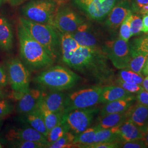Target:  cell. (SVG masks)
<instances>
[{
  "label": "cell",
  "instance_id": "7402d4cb",
  "mask_svg": "<svg viewBox=\"0 0 148 148\" xmlns=\"http://www.w3.org/2000/svg\"><path fill=\"white\" fill-rule=\"evenodd\" d=\"M13 35L11 25L5 18L0 16V48L10 51L13 48Z\"/></svg>",
  "mask_w": 148,
  "mask_h": 148
},
{
  "label": "cell",
  "instance_id": "5b68a950",
  "mask_svg": "<svg viewBox=\"0 0 148 148\" xmlns=\"http://www.w3.org/2000/svg\"><path fill=\"white\" fill-rule=\"evenodd\" d=\"M55 0H34L23 7V13L27 19L37 23L54 27V21L59 8Z\"/></svg>",
  "mask_w": 148,
  "mask_h": 148
},
{
  "label": "cell",
  "instance_id": "9c48e42d",
  "mask_svg": "<svg viewBox=\"0 0 148 148\" xmlns=\"http://www.w3.org/2000/svg\"><path fill=\"white\" fill-rule=\"evenodd\" d=\"M99 111V108L93 107L75 109L64 112L63 119L68 124L70 131L76 136L90 127Z\"/></svg>",
  "mask_w": 148,
  "mask_h": 148
},
{
  "label": "cell",
  "instance_id": "7bdbcfd3",
  "mask_svg": "<svg viewBox=\"0 0 148 148\" xmlns=\"http://www.w3.org/2000/svg\"><path fill=\"white\" fill-rule=\"evenodd\" d=\"M142 32L144 33L148 34V14L145 15L143 16L142 19Z\"/></svg>",
  "mask_w": 148,
  "mask_h": 148
},
{
  "label": "cell",
  "instance_id": "4316f807",
  "mask_svg": "<svg viewBox=\"0 0 148 148\" xmlns=\"http://www.w3.org/2000/svg\"><path fill=\"white\" fill-rule=\"evenodd\" d=\"M37 108L41 113L45 125L49 131L52 128L56 126L62 119L64 112H55L49 111L42 106L38 104Z\"/></svg>",
  "mask_w": 148,
  "mask_h": 148
},
{
  "label": "cell",
  "instance_id": "603a6c76",
  "mask_svg": "<svg viewBox=\"0 0 148 148\" xmlns=\"http://www.w3.org/2000/svg\"><path fill=\"white\" fill-rule=\"evenodd\" d=\"M23 115V120L29 124L30 127L42 134L46 137H47L48 131L43 120L41 113L38 108L31 112Z\"/></svg>",
  "mask_w": 148,
  "mask_h": 148
},
{
  "label": "cell",
  "instance_id": "d4e9b609",
  "mask_svg": "<svg viewBox=\"0 0 148 148\" xmlns=\"http://www.w3.org/2000/svg\"><path fill=\"white\" fill-rule=\"evenodd\" d=\"M120 125L109 128L99 130L95 134L94 143L121 142L119 134V127Z\"/></svg>",
  "mask_w": 148,
  "mask_h": 148
},
{
  "label": "cell",
  "instance_id": "f1b7e54d",
  "mask_svg": "<svg viewBox=\"0 0 148 148\" xmlns=\"http://www.w3.org/2000/svg\"><path fill=\"white\" fill-rule=\"evenodd\" d=\"M130 46L131 56L139 54L148 55V35L134 39Z\"/></svg>",
  "mask_w": 148,
  "mask_h": 148
},
{
  "label": "cell",
  "instance_id": "8d00e7d4",
  "mask_svg": "<svg viewBox=\"0 0 148 148\" xmlns=\"http://www.w3.org/2000/svg\"><path fill=\"white\" fill-rule=\"evenodd\" d=\"M117 83L118 86L121 87L123 89L133 95H137L138 92L144 89L142 85H138L136 83L125 82L118 79H117Z\"/></svg>",
  "mask_w": 148,
  "mask_h": 148
},
{
  "label": "cell",
  "instance_id": "484cf974",
  "mask_svg": "<svg viewBox=\"0 0 148 148\" xmlns=\"http://www.w3.org/2000/svg\"><path fill=\"white\" fill-rule=\"evenodd\" d=\"M101 128L97 125L87 128L82 132L75 136L74 144L77 148H82L84 146L94 143L95 134Z\"/></svg>",
  "mask_w": 148,
  "mask_h": 148
},
{
  "label": "cell",
  "instance_id": "1f68e13d",
  "mask_svg": "<svg viewBox=\"0 0 148 148\" xmlns=\"http://www.w3.org/2000/svg\"><path fill=\"white\" fill-rule=\"evenodd\" d=\"M144 78L143 75L134 73L130 69H120L119 72L117 79L142 85Z\"/></svg>",
  "mask_w": 148,
  "mask_h": 148
},
{
  "label": "cell",
  "instance_id": "e575fe53",
  "mask_svg": "<svg viewBox=\"0 0 148 148\" xmlns=\"http://www.w3.org/2000/svg\"><path fill=\"white\" fill-rule=\"evenodd\" d=\"M131 8L132 12L144 15L148 13V0H132Z\"/></svg>",
  "mask_w": 148,
  "mask_h": 148
},
{
  "label": "cell",
  "instance_id": "83f0119b",
  "mask_svg": "<svg viewBox=\"0 0 148 148\" xmlns=\"http://www.w3.org/2000/svg\"><path fill=\"white\" fill-rule=\"evenodd\" d=\"M70 131V128L67 122L63 119L58 123L50 130L46 137L48 144L53 143L62 137L64 134Z\"/></svg>",
  "mask_w": 148,
  "mask_h": 148
},
{
  "label": "cell",
  "instance_id": "db71d44e",
  "mask_svg": "<svg viewBox=\"0 0 148 148\" xmlns=\"http://www.w3.org/2000/svg\"></svg>",
  "mask_w": 148,
  "mask_h": 148
},
{
  "label": "cell",
  "instance_id": "d6a6232c",
  "mask_svg": "<svg viewBox=\"0 0 148 148\" xmlns=\"http://www.w3.org/2000/svg\"><path fill=\"white\" fill-rule=\"evenodd\" d=\"M12 148H47L48 144L30 141V140H14L10 142Z\"/></svg>",
  "mask_w": 148,
  "mask_h": 148
},
{
  "label": "cell",
  "instance_id": "7c38bea8",
  "mask_svg": "<svg viewBox=\"0 0 148 148\" xmlns=\"http://www.w3.org/2000/svg\"><path fill=\"white\" fill-rule=\"evenodd\" d=\"M130 13H132L131 2L127 0H122L114 6L108 14L106 26L112 31L116 30Z\"/></svg>",
  "mask_w": 148,
  "mask_h": 148
},
{
  "label": "cell",
  "instance_id": "bcb514c9",
  "mask_svg": "<svg viewBox=\"0 0 148 148\" xmlns=\"http://www.w3.org/2000/svg\"><path fill=\"white\" fill-rule=\"evenodd\" d=\"M8 97V93L3 88L0 87V99H5Z\"/></svg>",
  "mask_w": 148,
  "mask_h": 148
},
{
  "label": "cell",
  "instance_id": "d590c367",
  "mask_svg": "<svg viewBox=\"0 0 148 148\" xmlns=\"http://www.w3.org/2000/svg\"><path fill=\"white\" fill-rule=\"evenodd\" d=\"M142 19L137 15L131 14L130 19V26L131 36H137L140 34L142 29Z\"/></svg>",
  "mask_w": 148,
  "mask_h": 148
},
{
  "label": "cell",
  "instance_id": "74e56055",
  "mask_svg": "<svg viewBox=\"0 0 148 148\" xmlns=\"http://www.w3.org/2000/svg\"><path fill=\"white\" fill-rule=\"evenodd\" d=\"M148 146L143 139L131 141H121L120 143V148H145Z\"/></svg>",
  "mask_w": 148,
  "mask_h": 148
},
{
  "label": "cell",
  "instance_id": "d6986e66",
  "mask_svg": "<svg viewBox=\"0 0 148 148\" xmlns=\"http://www.w3.org/2000/svg\"><path fill=\"white\" fill-rule=\"evenodd\" d=\"M135 100V96L132 95L126 98L105 103L106 104L99 111V115L102 116L109 114L125 112L134 104Z\"/></svg>",
  "mask_w": 148,
  "mask_h": 148
},
{
  "label": "cell",
  "instance_id": "7a4b0ae2",
  "mask_svg": "<svg viewBox=\"0 0 148 148\" xmlns=\"http://www.w3.org/2000/svg\"><path fill=\"white\" fill-rule=\"evenodd\" d=\"M17 33L21 60L27 68L37 70L53 65L54 61L45 48L32 37L19 23Z\"/></svg>",
  "mask_w": 148,
  "mask_h": 148
},
{
  "label": "cell",
  "instance_id": "52a82bcc",
  "mask_svg": "<svg viewBox=\"0 0 148 148\" xmlns=\"http://www.w3.org/2000/svg\"><path fill=\"white\" fill-rule=\"evenodd\" d=\"M8 83L14 92L25 93L29 90L30 73L27 66L17 58L10 59L6 63Z\"/></svg>",
  "mask_w": 148,
  "mask_h": 148
},
{
  "label": "cell",
  "instance_id": "ab89813d",
  "mask_svg": "<svg viewBox=\"0 0 148 148\" xmlns=\"http://www.w3.org/2000/svg\"><path fill=\"white\" fill-rule=\"evenodd\" d=\"M120 142L93 143L84 146L85 148H120Z\"/></svg>",
  "mask_w": 148,
  "mask_h": 148
},
{
  "label": "cell",
  "instance_id": "ac0fdd59",
  "mask_svg": "<svg viewBox=\"0 0 148 148\" xmlns=\"http://www.w3.org/2000/svg\"><path fill=\"white\" fill-rule=\"evenodd\" d=\"M80 46L95 47H98V40L90 30V27L85 23H82L78 28L70 34Z\"/></svg>",
  "mask_w": 148,
  "mask_h": 148
},
{
  "label": "cell",
  "instance_id": "30bf717a",
  "mask_svg": "<svg viewBox=\"0 0 148 148\" xmlns=\"http://www.w3.org/2000/svg\"><path fill=\"white\" fill-rule=\"evenodd\" d=\"M117 0H74V3L90 19L101 21L106 18Z\"/></svg>",
  "mask_w": 148,
  "mask_h": 148
},
{
  "label": "cell",
  "instance_id": "f6af8a7d",
  "mask_svg": "<svg viewBox=\"0 0 148 148\" xmlns=\"http://www.w3.org/2000/svg\"><path fill=\"white\" fill-rule=\"evenodd\" d=\"M142 86L144 90H145L148 92V76H145L144 78Z\"/></svg>",
  "mask_w": 148,
  "mask_h": 148
},
{
  "label": "cell",
  "instance_id": "f907efd6",
  "mask_svg": "<svg viewBox=\"0 0 148 148\" xmlns=\"http://www.w3.org/2000/svg\"><path fill=\"white\" fill-rule=\"evenodd\" d=\"M1 2H2V0H0V5H1Z\"/></svg>",
  "mask_w": 148,
  "mask_h": 148
},
{
  "label": "cell",
  "instance_id": "ba28073f",
  "mask_svg": "<svg viewBox=\"0 0 148 148\" xmlns=\"http://www.w3.org/2000/svg\"><path fill=\"white\" fill-rule=\"evenodd\" d=\"M102 50L115 68L118 69L127 68L131 58L128 42L119 37L115 40L107 41Z\"/></svg>",
  "mask_w": 148,
  "mask_h": 148
},
{
  "label": "cell",
  "instance_id": "ee69618b",
  "mask_svg": "<svg viewBox=\"0 0 148 148\" xmlns=\"http://www.w3.org/2000/svg\"><path fill=\"white\" fill-rule=\"evenodd\" d=\"M142 75L145 76H148V56L142 71Z\"/></svg>",
  "mask_w": 148,
  "mask_h": 148
},
{
  "label": "cell",
  "instance_id": "816d5d0a",
  "mask_svg": "<svg viewBox=\"0 0 148 148\" xmlns=\"http://www.w3.org/2000/svg\"><path fill=\"white\" fill-rule=\"evenodd\" d=\"M55 1H57V2H59V0H55Z\"/></svg>",
  "mask_w": 148,
  "mask_h": 148
},
{
  "label": "cell",
  "instance_id": "9a60e30c",
  "mask_svg": "<svg viewBox=\"0 0 148 148\" xmlns=\"http://www.w3.org/2000/svg\"><path fill=\"white\" fill-rule=\"evenodd\" d=\"M127 120L132 122L143 132L148 125V106L137 103L127 110Z\"/></svg>",
  "mask_w": 148,
  "mask_h": 148
},
{
  "label": "cell",
  "instance_id": "f5cc1de1",
  "mask_svg": "<svg viewBox=\"0 0 148 148\" xmlns=\"http://www.w3.org/2000/svg\"><path fill=\"white\" fill-rule=\"evenodd\" d=\"M1 120H2V119H0V126H1Z\"/></svg>",
  "mask_w": 148,
  "mask_h": 148
},
{
  "label": "cell",
  "instance_id": "8fae6325",
  "mask_svg": "<svg viewBox=\"0 0 148 148\" xmlns=\"http://www.w3.org/2000/svg\"><path fill=\"white\" fill-rule=\"evenodd\" d=\"M84 20L69 7H63L57 12L54 18V27L60 32L71 34L75 32Z\"/></svg>",
  "mask_w": 148,
  "mask_h": 148
},
{
  "label": "cell",
  "instance_id": "f35d334b",
  "mask_svg": "<svg viewBox=\"0 0 148 148\" xmlns=\"http://www.w3.org/2000/svg\"><path fill=\"white\" fill-rule=\"evenodd\" d=\"M14 106L8 101L0 99V119L7 116L13 111Z\"/></svg>",
  "mask_w": 148,
  "mask_h": 148
},
{
  "label": "cell",
  "instance_id": "b9f144b4",
  "mask_svg": "<svg viewBox=\"0 0 148 148\" xmlns=\"http://www.w3.org/2000/svg\"><path fill=\"white\" fill-rule=\"evenodd\" d=\"M8 84V79L5 68L0 65V87L4 88Z\"/></svg>",
  "mask_w": 148,
  "mask_h": 148
},
{
  "label": "cell",
  "instance_id": "c3c4849f",
  "mask_svg": "<svg viewBox=\"0 0 148 148\" xmlns=\"http://www.w3.org/2000/svg\"><path fill=\"white\" fill-rule=\"evenodd\" d=\"M12 5H17L20 3L23 0H6Z\"/></svg>",
  "mask_w": 148,
  "mask_h": 148
},
{
  "label": "cell",
  "instance_id": "4dcf8cb0",
  "mask_svg": "<svg viewBox=\"0 0 148 148\" xmlns=\"http://www.w3.org/2000/svg\"><path fill=\"white\" fill-rule=\"evenodd\" d=\"M75 135L70 131L64 134L56 141L48 145V148H65L76 147L74 144Z\"/></svg>",
  "mask_w": 148,
  "mask_h": 148
},
{
  "label": "cell",
  "instance_id": "277c9868",
  "mask_svg": "<svg viewBox=\"0 0 148 148\" xmlns=\"http://www.w3.org/2000/svg\"><path fill=\"white\" fill-rule=\"evenodd\" d=\"M81 77L71 70L60 65L48 68L34 78L41 86L54 91H62L74 87Z\"/></svg>",
  "mask_w": 148,
  "mask_h": 148
},
{
  "label": "cell",
  "instance_id": "3957f363",
  "mask_svg": "<svg viewBox=\"0 0 148 148\" xmlns=\"http://www.w3.org/2000/svg\"><path fill=\"white\" fill-rule=\"evenodd\" d=\"M19 23L27 32L42 46L54 61L61 57L60 41L58 31L54 27L20 18Z\"/></svg>",
  "mask_w": 148,
  "mask_h": 148
},
{
  "label": "cell",
  "instance_id": "44dd1931",
  "mask_svg": "<svg viewBox=\"0 0 148 148\" xmlns=\"http://www.w3.org/2000/svg\"><path fill=\"white\" fill-rule=\"evenodd\" d=\"M119 134L121 141H131L143 139L144 132L132 122L126 120L119 127Z\"/></svg>",
  "mask_w": 148,
  "mask_h": 148
},
{
  "label": "cell",
  "instance_id": "cb8c5ba5",
  "mask_svg": "<svg viewBox=\"0 0 148 148\" xmlns=\"http://www.w3.org/2000/svg\"><path fill=\"white\" fill-rule=\"evenodd\" d=\"M127 110L120 113H113L100 116L97 119V126L101 129L109 128L122 124L127 120Z\"/></svg>",
  "mask_w": 148,
  "mask_h": 148
},
{
  "label": "cell",
  "instance_id": "6da1fadb",
  "mask_svg": "<svg viewBox=\"0 0 148 148\" xmlns=\"http://www.w3.org/2000/svg\"><path fill=\"white\" fill-rule=\"evenodd\" d=\"M108 60L106 54L99 48L80 46L66 65L99 82L105 83L113 77Z\"/></svg>",
  "mask_w": 148,
  "mask_h": 148
},
{
  "label": "cell",
  "instance_id": "4fadbf2b",
  "mask_svg": "<svg viewBox=\"0 0 148 148\" xmlns=\"http://www.w3.org/2000/svg\"><path fill=\"white\" fill-rule=\"evenodd\" d=\"M5 138L9 142L30 140L48 144L45 136L30 126L20 128H11L6 133Z\"/></svg>",
  "mask_w": 148,
  "mask_h": 148
},
{
  "label": "cell",
  "instance_id": "836d02e7",
  "mask_svg": "<svg viewBox=\"0 0 148 148\" xmlns=\"http://www.w3.org/2000/svg\"><path fill=\"white\" fill-rule=\"evenodd\" d=\"M132 13L129 14L125 19V20L122 23L120 29L119 37L126 42H128L131 36V26H130V19L131 15Z\"/></svg>",
  "mask_w": 148,
  "mask_h": 148
},
{
  "label": "cell",
  "instance_id": "f546056e",
  "mask_svg": "<svg viewBox=\"0 0 148 148\" xmlns=\"http://www.w3.org/2000/svg\"><path fill=\"white\" fill-rule=\"evenodd\" d=\"M148 56V55L142 54L132 56L126 69L142 75V71Z\"/></svg>",
  "mask_w": 148,
  "mask_h": 148
},
{
  "label": "cell",
  "instance_id": "60d3db41",
  "mask_svg": "<svg viewBox=\"0 0 148 148\" xmlns=\"http://www.w3.org/2000/svg\"><path fill=\"white\" fill-rule=\"evenodd\" d=\"M136 100L138 103L148 106V92L143 89L138 92L136 97Z\"/></svg>",
  "mask_w": 148,
  "mask_h": 148
},
{
  "label": "cell",
  "instance_id": "ffe728a7",
  "mask_svg": "<svg viewBox=\"0 0 148 148\" xmlns=\"http://www.w3.org/2000/svg\"><path fill=\"white\" fill-rule=\"evenodd\" d=\"M132 95H134L127 92L119 86H106L102 88L100 103H106Z\"/></svg>",
  "mask_w": 148,
  "mask_h": 148
},
{
  "label": "cell",
  "instance_id": "2e32d148",
  "mask_svg": "<svg viewBox=\"0 0 148 148\" xmlns=\"http://www.w3.org/2000/svg\"><path fill=\"white\" fill-rule=\"evenodd\" d=\"M65 98L66 95L62 91H54L47 95H43L42 94L38 104L52 112H64Z\"/></svg>",
  "mask_w": 148,
  "mask_h": 148
},
{
  "label": "cell",
  "instance_id": "5bb4252c",
  "mask_svg": "<svg viewBox=\"0 0 148 148\" xmlns=\"http://www.w3.org/2000/svg\"><path fill=\"white\" fill-rule=\"evenodd\" d=\"M42 95V93L40 90H29L19 99L16 107L17 112L24 114L36 109Z\"/></svg>",
  "mask_w": 148,
  "mask_h": 148
},
{
  "label": "cell",
  "instance_id": "8992f818",
  "mask_svg": "<svg viewBox=\"0 0 148 148\" xmlns=\"http://www.w3.org/2000/svg\"><path fill=\"white\" fill-rule=\"evenodd\" d=\"M102 88L98 86H92L75 90L66 95L64 112L91 108L100 103Z\"/></svg>",
  "mask_w": 148,
  "mask_h": 148
},
{
  "label": "cell",
  "instance_id": "e0dca14e",
  "mask_svg": "<svg viewBox=\"0 0 148 148\" xmlns=\"http://www.w3.org/2000/svg\"><path fill=\"white\" fill-rule=\"evenodd\" d=\"M58 32L60 41L61 59L62 62L66 65L80 45L70 34Z\"/></svg>",
  "mask_w": 148,
  "mask_h": 148
},
{
  "label": "cell",
  "instance_id": "7dc6e473",
  "mask_svg": "<svg viewBox=\"0 0 148 148\" xmlns=\"http://www.w3.org/2000/svg\"><path fill=\"white\" fill-rule=\"evenodd\" d=\"M143 139L148 146V125L144 132Z\"/></svg>",
  "mask_w": 148,
  "mask_h": 148
},
{
  "label": "cell",
  "instance_id": "681fc988",
  "mask_svg": "<svg viewBox=\"0 0 148 148\" xmlns=\"http://www.w3.org/2000/svg\"><path fill=\"white\" fill-rule=\"evenodd\" d=\"M2 148V146L1 145V144H0V148Z\"/></svg>",
  "mask_w": 148,
  "mask_h": 148
}]
</instances>
